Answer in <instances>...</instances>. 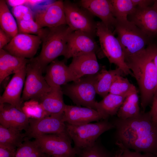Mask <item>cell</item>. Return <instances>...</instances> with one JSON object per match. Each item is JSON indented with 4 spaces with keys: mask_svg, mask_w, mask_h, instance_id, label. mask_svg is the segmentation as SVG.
Returning a JSON list of instances; mask_svg holds the SVG:
<instances>
[{
    "mask_svg": "<svg viewBox=\"0 0 157 157\" xmlns=\"http://www.w3.org/2000/svg\"><path fill=\"white\" fill-rule=\"evenodd\" d=\"M113 124L117 142L135 151L157 155V123L149 112L126 119L118 118Z\"/></svg>",
    "mask_w": 157,
    "mask_h": 157,
    "instance_id": "1",
    "label": "cell"
},
{
    "mask_svg": "<svg viewBox=\"0 0 157 157\" xmlns=\"http://www.w3.org/2000/svg\"><path fill=\"white\" fill-rule=\"evenodd\" d=\"M125 61L138 84L141 107L144 112L157 90V70L154 60L153 44H149L144 51Z\"/></svg>",
    "mask_w": 157,
    "mask_h": 157,
    "instance_id": "2",
    "label": "cell"
},
{
    "mask_svg": "<svg viewBox=\"0 0 157 157\" xmlns=\"http://www.w3.org/2000/svg\"><path fill=\"white\" fill-rule=\"evenodd\" d=\"M48 28L47 33L42 39L41 51L35 58L43 71L58 57L65 56L68 39L73 31L67 25Z\"/></svg>",
    "mask_w": 157,
    "mask_h": 157,
    "instance_id": "3",
    "label": "cell"
},
{
    "mask_svg": "<svg viewBox=\"0 0 157 157\" xmlns=\"http://www.w3.org/2000/svg\"><path fill=\"white\" fill-rule=\"evenodd\" d=\"M113 33L117 35L125 60L139 54L147 47L149 37L128 20L117 21Z\"/></svg>",
    "mask_w": 157,
    "mask_h": 157,
    "instance_id": "4",
    "label": "cell"
},
{
    "mask_svg": "<svg viewBox=\"0 0 157 157\" xmlns=\"http://www.w3.org/2000/svg\"><path fill=\"white\" fill-rule=\"evenodd\" d=\"M66 124V131L74 143V147L79 151L93 145L101 135L115 128L107 119L80 125Z\"/></svg>",
    "mask_w": 157,
    "mask_h": 157,
    "instance_id": "5",
    "label": "cell"
},
{
    "mask_svg": "<svg viewBox=\"0 0 157 157\" xmlns=\"http://www.w3.org/2000/svg\"><path fill=\"white\" fill-rule=\"evenodd\" d=\"M97 74L84 76L71 83L63 85L61 88L63 94L69 97L76 106L96 110Z\"/></svg>",
    "mask_w": 157,
    "mask_h": 157,
    "instance_id": "6",
    "label": "cell"
},
{
    "mask_svg": "<svg viewBox=\"0 0 157 157\" xmlns=\"http://www.w3.org/2000/svg\"><path fill=\"white\" fill-rule=\"evenodd\" d=\"M96 35L99 38L103 54L110 63L116 65L125 75L133 76L125 62L123 52L118 40L101 22H97Z\"/></svg>",
    "mask_w": 157,
    "mask_h": 157,
    "instance_id": "7",
    "label": "cell"
},
{
    "mask_svg": "<svg viewBox=\"0 0 157 157\" xmlns=\"http://www.w3.org/2000/svg\"><path fill=\"white\" fill-rule=\"evenodd\" d=\"M34 140L47 156L77 157L79 151L72 147L67 133L45 134L35 137Z\"/></svg>",
    "mask_w": 157,
    "mask_h": 157,
    "instance_id": "8",
    "label": "cell"
},
{
    "mask_svg": "<svg viewBox=\"0 0 157 157\" xmlns=\"http://www.w3.org/2000/svg\"><path fill=\"white\" fill-rule=\"evenodd\" d=\"M43 72L35 58L28 60L22 97L23 102L31 99L39 101L50 90L42 75Z\"/></svg>",
    "mask_w": 157,
    "mask_h": 157,
    "instance_id": "9",
    "label": "cell"
},
{
    "mask_svg": "<svg viewBox=\"0 0 157 157\" xmlns=\"http://www.w3.org/2000/svg\"><path fill=\"white\" fill-rule=\"evenodd\" d=\"M67 25L73 31H79L96 35L97 22L88 11L70 1H63Z\"/></svg>",
    "mask_w": 157,
    "mask_h": 157,
    "instance_id": "10",
    "label": "cell"
},
{
    "mask_svg": "<svg viewBox=\"0 0 157 157\" xmlns=\"http://www.w3.org/2000/svg\"><path fill=\"white\" fill-rule=\"evenodd\" d=\"M25 131L26 136L29 139L43 134L67 133L64 113L38 119H29V126Z\"/></svg>",
    "mask_w": 157,
    "mask_h": 157,
    "instance_id": "11",
    "label": "cell"
},
{
    "mask_svg": "<svg viewBox=\"0 0 157 157\" xmlns=\"http://www.w3.org/2000/svg\"><path fill=\"white\" fill-rule=\"evenodd\" d=\"M42 43L39 36L18 33L3 49L14 56L30 59L34 58Z\"/></svg>",
    "mask_w": 157,
    "mask_h": 157,
    "instance_id": "12",
    "label": "cell"
},
{
    "mask_svg": "<svg viewBox=\"0 0 157 157\" xmlns=\"http://www.w3.org/2000/svg\"><path fill=\"white\" fill-rule=\"evenodd\" d=\"M94 36L87 33L73 31L68 39L66 51L64 56L66 59L81 55L100 51Z\"/></svg>",
    "mask_w": 157,
    "mask_h": 157,
    "instance_id": "13",
    "label": "cell"
},
{
    "mask_svg": "<svg viewBox=\"0 0 157 157\" xmlns=\"http://www.w3.org/2000/svg\"><path fill=\"white\" fill-rule=\"evenodd\" d=\"M34 19L42 28H53L66 25L63 1H55L35 12Z\"/></svg>",
    "mask_w": 157,
    "mask_h": 157,
    "instance_id": "14",
    "label": "cell"
},
{
    "mask_svg": "<svg viewBox=\"0 0 157 157\" xmlns=\"http://www.w3.org/2000/svg\"><path fill=\"white\" fill-rule=\"evenodd\" d=\"M128 20L149 37L157 35V0L153 5L145 8L136 7L128 15Z\"/></svg>",
    "mask_w": 157,
    "mask_h": 157,
    "instance_id": "15",
    "label": "cell"
},
{
    "mask_svg": "<svg viewBox=\"0 0 157 157\" xmlns=\"http://www.w3.org/2000/svg\"><path fill=\"white\" fill-rule=\"evenodd\" d=\"M80 3L92 15L99 18L106 27L113 32L117 21L113 14L110 0H81Z\"/></svg>",
    "mask_w": 157,
    "mask_h": 157,
    "instance_id": "16",
    "label": "cell"
},
{
    "mask_svg": "<svg viewBox=\"0 0 157 157\" xmlns=\"http://www.w3.org/2000/svg\"><path fill=\"white\" fill-rule=\"evenodd\" d=\"M26 76V65L14 74L0 97V104L7 103L22 111L21 97Z\"/></svg>",
    "mask_w": 157,
    "mask_h": 157,
    "instance_id": "17",
    "label": "cell"
},
{
    "mask_svg": "<svg viewBox=\"0 0 157 157\" xmlns=\"http://www.w3.org/2000/svg\"><path fill=\"white\" fill-rule=\"evenodd\" d=\"M68 67L73 81L85 76L97 74L100 69L96 53H94L85 54L73 58Z\"/></svg>",
    "mask_w": 157,
    "mask_h": 157,
    "instance_id": "18",
    "label": "cell"
},
{
    "mask_svg": "<svg viewBox=\"0 0 157 157\" xmlns=\"http://www.w3.org/2000/svg\"><path fill=\"white\" fill-rule=\"evenodd\" d=\"M29 118L24 113L7 103L0 104V124L7 128L25 131L29 126Z\"/></svg>",
    "mask_w": 157,
    "mask_h": 157,
    "instance_id": "19",
    "label": "cell"
},
{
    "mask_svg": "<svg viewBox=\"0 0 157 157\" xmlns=\"http://www.w3.org/2000/svg\"><path fill=\"white\" fill-rule=\"evenodd\" d=\"M65 123L80 125L104 119L96 110L86 107L66 105L64 112Z\"/></svg>",
    "mask_w": 157,
    "mask_h": 157,
    "instance_id": "20",
    "label": "cell"
},
{
    "mask_svg": "<svg viewBox=\"0 0 157 157\" xmlns=\"http://www.w3.org/2000/svg\"><path fill=\"white\" fill-rule=\"evenodd\" d=\"M45 79L51 87H61L74 80L64 61L55 59L46 67Z\"/></svg>",
    "mask_w": 157,
    "mask_h": 157,
    "instance_id": "21",
    "label": "cell"
},
{
    "mask_svg": "<svg viewBox=\"0 0 157 157\" xmlns=\"http://www.w3.org/2000/svg\"><path fill=\"white\" fill-rule=\"evenodd\" d=\"M27 59L18 57L5 50H0V83L9 75L15 74L26 66Z\"/></svg>",
    "mask_w": 157,
    "mask_h": 157,
    "instance_id": "22",
    "label": "cell"
},
{
    "mask_svg": "<svg viewBox=\"0 0 157 157\" xmlns=\"http://www.w3.org/2000/svg\"><path fill=\"white\" fill-rule=\"evenodd\" d=\"M51 88L38 101L49 115L63 113L66 104L64 101L61 87Z\"/></svg>",
    "mask_w": 157,
    "mask_h": 157,
    "instance_id": "23",
    "label": "cell"
},
{
    "mask_svg": "<svg viewBox=\"0 0 157 157\" xmlns=\"http://www.w3.org/2000/svg\"><path fill=\"white\" fill-rule=\"evenodd\" d=\"M126 97L109 93L101 100L96 102V110L104 119H106L117 114Z\"/></svg>",
    "mask_w": 157,
    "mask_h": 157,
    "instance_id": "24",
    "label": "cell"
},
{
    "mask_svg": "<svg viewBox=\"0 0 157 157\" xmlns=\"http://www.w3.org/2000/svg\"><path fill=\"white\" fill-rule=\"evenodd\" d=\"M124 74L119 68L107 70L103 68L97 74L96 83L97 93L104 98L109 93L110 88L114 81L119 76Z\"/></svg>",
    "mask_w": 157,
    "mask_h": 157,
    "instance_id": "25",
    "label": "cell"
},
{
    "mask_svg": "<svg viewBox=\"0 0 157 157\" xmlns=\"http://www.w3.org/2000/svg\"><path fill=\"white\" fill-rule=\"evenodd\" d=\"M140 112L135 87L126 96L117 114L118 118L125 119L136 116Z\"/></svg>",
    "mask_w": 157,
    "mask_h": 157,
    "instance_id": "26",
    "label": "cell"
},
{
    "mask_svg": "<svg viewBox=\"0 0 157 157\" xmlns=\"http://www.w3.org/2000/svg\"><path fill=\"white\" fill-rule=\"evenodd\" d=\"M0 28L12 38L18 33L17 21L3 0H0Z\"/></svg>",
    "mask_w": 157,
    "mask_h": 157,
    "instance_id": "27",
    "label": "cell"
},
{
    "mask_svg": "<svg viewBox=\"0 0 157 157\" xmlns=\"http://www.w3.org/2000/svg\"><path fill=\"white\" fill-rule=\"evenodd\" d=\"M27 138L21 131L7 128L0 124V145L17 149Z\"/></svg>",
    "mask_w": 157,
    "mask_h": 157,
    "instance_id": "28",
    "label": "cell"
},
{
    "mask_svg": "<svg viewBox=\"0 0 157 157\" xmlns=\"http://www.w3.org/2000/svg\"><path fill=\"white\" fill-rule=\"evenodd\" d=\"M112 11L117 21L128 20V16L136 7L131 0H110Z\"/></svg>",
    "mask_w": 157,
    "mask_h": 157,
    "instance_id": "29",
    "label": "cell"
},
{
    "mask_svg": "<svg viewBox=\"0 0 157 157\" xmlns=\"http://www.w3.org/2000/svg\"><path fill=\"white\" fill-rule=\"evenodd\" d=\"M13 157H47L42 151L34 140L27 138L17 148Z\"/></svg>",
    "mask_w": 157,
    "mask_h": 157,
    "instance_id": "30",
    "label": "cell"
},
{
    "mask_svg": "<svg viewBox=\"0 0 157 157\" xmlns=\"http://www.w3.org/2000/svg\"><path fill=\"white\" fill-rule=\"evenodd\" d=\"M18 33L34 35L40 37L42 39L47 33L48 28H41L34 19L16 20Z\"/></svg>",
    "mask_w": 157,
    "mask_h": 157,
    "instance_id": "31",
    "label": "cell"
},
{
    "mask_svg": "<svg viewBox=\"0 0 157 157\" xmlns=\"http://www.w3.org/2000/svg\"><path fill=\"white\" fill-rule=\"evenodd\" d=\"M22 109L29 119H38L49 116L37 100L31 99L26 101L23 104Z\"/></svg>",
    "mask_w": 157,
    "mask_h": 157,
    "instance_id": "32",
    "label": "cell"
},
{
    "mask_svg": "<svg viewBox=\"0 0 157 157\" xmlns=\"http://www.w3.org/2000/svg\"><path fill=\"white\" fill-rule=\"evenodd\" d=\"M135 86L126 78L122 76H118L113 83L109 93L115 95L126 97Z\"/></svg>",
    "mask_w": 157,
    "mask_h": 157,
    "instance_id": "33",
    "label": "cell"
},
{
    "mask_svg": "<svg viewBox=\"0 0 157 157\" xmlns=\"http://www.w3.org/2000/svg\"><path fill=\"white\" fill-rule=\"evenodd\" d=\"M79 157H115L96 142L93 145L79 151Z\"/></svg>",
    "mask_w": 157,
    "mask_h": 157,
    "instance_id": "34",
    "label": "cell"
},
{
    "mask_svg": "<svg viewBox=\"0 0 157 157\" xmlns=\"http://www.w3.org/2000/svg\"><path fill=\"white\" fill-rule=\"evenodd\" d=\"M12 12L16 20L34 19V15L32 11L26 4L12 8Z\"/></svg>",
    "mask_w": 157,
    "mask_h": 157,
    "instance_id": "35",
    "label": "cell"
},
{
    "mask_svg": "<svg viewBox=\"0 0 157 157\" xmlns=\"http://www.w3.org/2000/svg\"><path fill=\"white\" fill-rule=\"evenodd\" d=\"M117 145L122 150L120 157H154L155 155L149 153H143L135 151H132L124 147L121 143L116 142Z\"/></svg>",
    "mask_w": 157,
    "mask_h": 157,
    "instance_id": "36",
    "label": "cell"
},
{
    "mask_svg": "<svg viewBox=\"0 0 157 157\" xmlns=\"http://www.w3.org/2000/svg\"><path fill=\"white\" fill-rule=\"evenodd\" d=\"M149 112L153 120L157 123V90L153 96L151 107Z\"/></svg>",
    "mask_w": 157,
    "mask_h": 157,
    "instance_id": "37",
    "label": "cell"
},
{
    "mask_svg": "<svg viewBox=\"0 0 157 157\" xmlns=\"http://www.w3.org/2000/svg\"><path fill=\"white\" fill-rule=\"evenodd\" d=\"M16 150L0 145V157H13Z\"/></svg>",
    "mask_w": 157,
    "mask_h": 157,
    "instance_id": "38",
    "label": "cell"
},
{
    "mask_svg": "<svg viewBox=\"0 0 157 157\" xmlns=\"http://www.w3.org/2000/svg\"><path fill=\"white\" fill-rule=\"evenodd\" d=\"M12 38L0 28V50L3 49L10 42Z\"/></svg>",
    "mask_w": 157,
    "mask_h": 157,
    "instance_id": "39",
    "label": "cell"
},
{
    "mask_svg": "<svg viewBox=\"0 0 157 157\" xmlns=\"http://www.w3.org/2000/svg\"><path fill=\"white\" fill-rule=\"evenodd\" d=\"M134 6L139 8H145L150 6L154 1L149 0H131Z\"/></svg>",
    "mask_w": 157,
    "mask_h": 157,
    "instance_id": "40",
    "label": "cell"
},
{
    "mask_svg": "<svg viewBox=\"0 0 157 157\" xmlns=\"http://www.w3.org/2000/svg\"><path fill=\"white\" fill-rule=\"evenodd\" d=\"M6 1L7 5L13 8L20 5L26 4L27 0H8Z\"/></svg>",
    "mask_w": 157,
    "mask_h": 157,
    "instance_id": "41",
    "label": "cell"
},
{
    "mask_svg": "<svg viewBox=\"0 0 157 157\" xmlns=\"http://www.w3.org/2000/svg\"><path fill=\"white\" fill-rule=\"evenodd\" d=\"M153 51L154 63L157 70V46L153 44Z\"/></svg>",
    "mask_w": 157,
    "mask_h": 157,
    "instance_id": "42",
    "label": "cell"
},
{
    "mask_svg": "<svg viewBox=\"0 0 157 157\" xmlns=\"http://www.w3.org/2000/svg\"><path fill=\"white\" fill-rule=\"evenodd\" d=\"M44 0H27L26 5H29L31 6H34L43 2Z\"/></svg>",
    "mask_w": 157,
    "mask_h": 157,
    "instance_id": "43",
    "label": "cell"
},
{
    "mask_svg": "<svg viewBox=\"0 0 157 157\" xmlns=\"http://www.w3.org/2000/svg\"><path fill=\"white\" fill-rule=\"evenodd\" d=\"M157 157V156H156V157Z\"/></svg>",
    "mask_w": 157,
    "mask_h": 157,
    "instance_id": "44",
    "label": "cell"
}]
</instances>
